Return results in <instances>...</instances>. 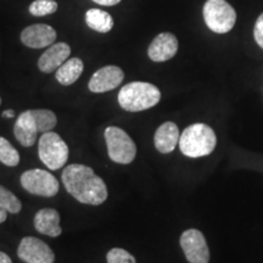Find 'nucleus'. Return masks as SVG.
I'll list each match as a JSON object with an SVG mask.
<instances>
[{
  "label": "nucleus",
  "mask_w": 263,
  "mask_h": 263,
  "mask_svg": "<svg viewBox=\"0 0 263 263\" xmlns=\"http://www.w3.org/2000/svg\"><path fill=\"white\" fill-rule=\"evenodd\" d=\"M62 183L68 194L85 205L98 206L107 199L106 184L90 167L84 164L73 163L65 167Z\"/></svg>",
  "instance_id": "f257e3e1"
},
{
  "label": "nucleus",
  "mask_w": 263,
  "mask_h": 263,
  "mask_svg": "<svg viewBox=\"0 0 263 263\" xmlns=\"http://www.w3.org/2000/svg\"><path fill=\"white\" fill-rule=\"evenodd\" d=\"M161 91L156 85L147 82H130L118 93V104L129 112L149 110L160 103Z\"/></svg>",
  "instance_id": "f03ea898"
},
{
  "label": "nucleus",
  "mask_w": 263,
  "mask_h": 263,
  "mask_svg": "<svg viewBox=\"0 0 263 263\" xmlns=\"http://www.w3.org/2000/svg\"><path fill=\"white\" fill-rule=\"evenodd\" d=\"M217 144L216 133L205 123H194L186 127L179 138V149L183 155L196 159L213 153Z\"/></svg>",
  "instance_id": "7ed1b4c3"
},
{
  "label": "nucleus",
  "mask_w": 263,
  "mask_h": 263,
  "mask_svg": "<svg viewBox=\"0 0 263 263\" xmlns=\"http://www.w3.org/2000/svg\"><path fill=\"white\" fill-rule=\"evenodd\" d=\"M207 27L218 34L232 31L236 22V12L227 0H207L202 9Z\"/></svg>",
  "instance_id": "20e7f679"
},
{
  "label": "nucleus",
  "mask_w": 263,
  "mask_h": 263,
  "mask_svg": "<svg viewBox=\"0 0 263 263\" xmlns=\"http://www.w3.org/2000/svg\"><path fill=\"white\" fill-rule=\"evenodd\" d=\"M38 155L48 168L60 170L68 160V146L58 133L47 132L39 138Z\"/></svg>",
  "instance_id": "39448f33"
},
{
  "label": "nucleus",
  "mask_w": 263,
  "mask_h": 263,
  "mask_svg": "<svg viewBox=\"0 0 263 263\" xmlns=\"http://www.w3.org/2000/svg\"><path fill=\"white\" fill-rule=\"evenodd\" d=\"M108 157L116 163L128 164L133 162L137 155V146L133 139L118 127H107L105 129Z\"/></svg>",
  "instance_id": "423d86ee"
},
{
  "label": "nucleus",
  "mask_w": 263,
  "mask_h": 263,
  "mask_svg": "<svg viewBox=\"0 0 263 263\" xmlns=\"http://www.w3.org/2000/svg\"><path fill=\"white\" fill-rule=\"evenodd\" d=\"M21 185L26 192L43 197L55 196L60 189V184L51 173L38 168L22 173Z\"/></svg>",
  "instance_id": "0eeeda50"
},
{
  "label": "nucleus",
  "mask_w": 263,
  "mask_h": 263,
  "mask_svg": "<svg viewBox=\"0 0 263 263\" xmlns=\"http://www.w3.org/2000/svg\"><path fill=\"white\" fill-rule=\"evenodd\" d=\"M180 246L189 263H209L210 250L200 230H185L180 236Z\"/></svg>",
  "instance_id": "6e6552de"
},
{
  "label": "nucleus",
  "mask_w": 263,
  "mask_h": 263,
  "mask_svg": "<svg viewBox=\"0 0 263 263\" xmlns=\"http://www.w3.org/2000/svg\"><path fill=\"white\" fill-rule=\"evenodd\" d=\"M17 255L27 263H54L55 254L52 250L34 236H26L20 242Z\"/></svg>",
  "instance_id": "1a4fd4ad"
},
{
  "label": "nucleus",
  "mask_w": 263,
  "mask_h": 263,
  "mask_svg": "<svg viewBox=\"0 0 263 263\" xmlns=\"http://www.w3.org/2000/svg\"><path fill=\"white\" fill-rule=\"evenodd\" d=\"M124 80V72L115 65L105 66L91 76L88 88L93 93H106L116 89Z\"/></svg>",
  "instance_id": "9d476101"
},
{
  "label": "nucleus",
  "mask_w": 263,
  "mask_h": 263,
  "mask_svg": "<svg viewBox=\"0 0 263 263\" xmlns=\"http://www.w3.org/2000/svg\"><path fill=\"white\" fill-rule=\"evenodd\" d=\"M58 33L51 26L45 24L31 25L21 32V42L31 49L50 47L57 41Z\"/></svg>",
  "instance_id": "9b49d317"
},
{
  "label": "nucleus",
  "mask_w": 263,
  "mask_h": 263,
  "mask_svg": "<svg viewBox=\"0 0 263 263\" xmlns=\"http://www.w3.org/2000/svg\"><path fill=\"white\" fill-rule=\"evenodd\" d=\"M178 51V39L170 32L160 33L154 38L147 49L150 60L155 62H164L174 58Z\"/></svg>",
  "instance_id": "f8f14e48"
},
{
  "label": "nucleus",
  "mask_w": 263,
  "mask_h": 263,
  "mask_svg": "<svg viewBox=\"0 0 263 263\" xmlns=\"http://www.w3.org/2000/svg\"><path fill=\"white\" fill-rule=\"evenodd\" d=\"M39 128L33 110H27L22 112L16 120L14 126V134L17 141L22 146H33L37 141Z\"/></svg>",
  "instance_id": "ddd939ff"
},
{
  "label": "nucleus",
  "mask_w": 263,
  "mask_h": 263,
  "mask_svg": "<svg viewBox=\"0 0 263 263\" xmlns=\"http://www.w3.org/2000/svg\"><path fill=\"white\" fill-rule=\"evenodd\" d=\"M71 55V47L67 43H54L42 54L38 60V68L43 73H51L57 71Z\"/></svg>",
  "instance_id": "4468645a"
},
{
  "label": "nucleus",
  "mask_w": 263,
  "mask_h": 263,
  "mask_svg": "<svg viewBox=\"0 0 263 263\" xmlns=\"http://www.w3.org/2000/svg\"><path fill=\"white\" fill-rule=\"evenodd\" d=\"M179 138L178 126L173 122H164L157 128L154 143L161 154H170L176 149L177 144H179Z\"/></svg>",
  "instance_id": "2eb2a0df"
},
{
  "label": "nucleus",
  "mask_w": 263,
  "mask_h": 263,
  "mask_svg": "<svg viewBox=\"0 0 263 263\" xmlns=\"http://www.w3.org/2000/svg\"><path fill=\"white\" fill-rule=\"evenodd\" d=\"M34 227L41 234L57 238L62 233L60 215L54 209H42L34 216Z\"/></svg>",
  "instance_id": "dca6fc26"
},
{
  "label": "nucleus",
  "mask_w": 263,
  "mask_h": 263,
  "mask_svg": "<svg viewBox=\"0 0 263 263\" xmlns=\"http://www.w3.org/2000/svg\"><path fill=\"white\" fill-rule=\"evenodd\" d=\"M84 70L83 61L80 58H72L65 61L57 70L55 78L62 85H71L78 81Z\"/></svg>",
  "instance_id": "f3484780"
},
{
  "label": "nucleus",
  "mask_w": 263,
  "mask_h": 263,
  "mask_svg": "<svg viewBox=\"0 0 263 263\" xmlns=\"http://www.w3.org/2000/svg\"><path fill=\"white\" fill-rule=\"evenodd\" d=\"M85 24L99 33H107L114 28V18L108 12L100 9H89L85 12Z\"/></svg>",
  "instance_id": "a211bd4d"
},
{
  "label": "nucleus",
  "mask_w": 263,
  "mask_h": 263,
  "mask_svg": "<svg viewBox=\"0 0 263 263\" xmlns=\"http://www.w3.org/2000/svg\"><path fill=\"white\" fill-rule=\"evenodd\" d=\"M0 162L9 167H15L20 163L18 151L3 137H0Z\"/></svg>",
  "instance_id": "6ab92c4d"
},
{
  "label": "nucleus",
  "mask_w": 263,
  "mask_h": 263,
  "mask_svg": "<svg viewBox=\"0 0 263 263\" xmlns=\"http://www.w3.org/2000/svg\"><path fill=\"white\" fill-rule=\"evenodd\" d=\"M58 8L59 5L55 0H34L29 5L28 11L35 17H43L57 12Z\"/></svg>",
  "instance_id": "aec40b11"
},
{
  "label": "nucleus",
  "mask_w": 263,
  "mask_h": 263,
  "mask_svg": "<svg viewBox=\"0 0 263 263\" xmlns=\"http://www.w3.org/2000/svg\"><path fill=\"white\" fill-rule=\"evenodd\" d=\"M0 205L10 213H18L22 210V203L9 189L0 185Z\"/></svg>",
  "instance_id": "412c9836"
},
{
  "label": "nucleus",
  "mask_w": 263,
  "mask_h": 263,
  "mask_svg": "<svg viewBox=\"0 0 263 263\" xmlns=\"http://www.w3.org/2000/svg\"><path fill=\"white\" fill-rule=\"evenodd\" d=\"M107 263H137L134 256L129 254L127 250L114 248L106 255Z\"/></svg>",
  "instance_id": "4be33fe9"
},
{
  "label": "nucleus",
  "mask_w": 263,
  "mask_h": 263,
  "mask_svg": "<svg viewBox=\"0 0 263 263\" xmlns=\"http://www.w3.org/2000/svg\"><path fill=\"white\" fill-rule=\"evenodd\" d=\"M254 37L257 44L263 49V12L258 16L257 21L255 24Z\"/></svg>",
  "instance_id": "5701e85b"
},
{
  "label": "nucleus",
  "mask_w": 263,
  "mask_h": 263,
  "mask_svg": "<svg viewBox=\"0 0 263 263\" xmlns=\"http://www.w3.org/2000/svg\"><path fill=\"white\" fill-rule=\"evenodd\" d=\"M94 3H97L99 5L103 6H115L117 4H120L121 0H93Z\"/></svg>",
  "instance_id": "b1692460"
},
{
  "label": "nucleus",
  "mask_w": 263,
  "mask_h": 263,
  "mask_svg": "<svg viewBox=\"0 0 263 263\" xmlns=\"http://www.w3.org/2000/svg\"><path fill=\"white\" fill-rule=\"evenodd\" d=\"M6 218H8V211H6L4 207L0 205V223L5 222Z\"/></svg>",
  "instance_id": "393cba45"
},
{
  "label": "nucleus",
  "mask_w": 263,
  "mask_h": 263,
  "mask_svg": "<svg viewBox=\"0 0 263 263\" xmlns=\"http://www.w3.org/2000/svg\"><path fill=\"white\" fill-rule=\"evenodd\" d=\"M0 263H12V261L5 252L0 251Z\"/></svg>",
  "instance_id": "a878e982"
},
{
  "label": "nucleus",
  "mask_w": 263,
  "mask_h": 263,
  "mask_svg": "<svg viewBox=\"0 0 263 263\" xmlns=\"http://www.w3.org/2000/svg\"><path fill=\"white\" fill-rule=\"evenodd\" d=\"M2 116L6 117V118H12V117H15V112H14V110H5L4 112L2 114Z\"/></svg>",
  "instance_id": "bb28decb"
},
{
  "label": "nucleus",
  "mask_w": 263,
  "mask_h": 263,
  "mask_svg": "<svg viewBox=\"0 0 263 263\" xmlns=\"http://www.w3.org/2000/svg\"><path fill=\"white\" fill-rule=\"evenodd\" d=\"M0 105H2V98H0Z\"/></svg>",
  "instance_id": "cd10ccee"
}]
</instances>
